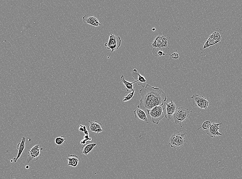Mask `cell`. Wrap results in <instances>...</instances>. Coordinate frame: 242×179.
Listing matches in <instances>:
<instances>
[{"label":"cell","instance_id":"obj_1","mask_svg":"<svg viewBox=\"0 0 242 179\" xmlns=\"http://www.w3.org/2000/svg\"><path fill=\"white\" fill-rule=\"evenodd\" d=\"M141 96L139 104L137 108L146 110H151L155 106H162L166 101L167 96L165 93L159 88L146 84L139 91Z\"/></svg>","mask_w":242,"mask_h":179},{"label":"cell","instance_id":"obj_2","mask_svg":"<svg viewBox=\"0 0 242 179\" xmlns=\"http://www.w3.org/2000/svg\"><path fill=\"white\" fill-rule=\"evenodd\" d=\"M185 134L180 132H176L171 135L169 144L172 148L179 150L183 147L185 142Z\"/></svg>","mask_w":242,"mask_h":179},{"label":"cell","instance_id":"obj_3","mask_svg":"<svg viewBox=\"0 0 242 179\" xmlns=\"http://www.w3.org/2000/svg\"><path fill=\"white\" fill-rule=\"evenodd\" d=\"M190 112L189 109L185 108L180 107L174 115L173 119L174 123L176 125H179L180 127H182V124L188 119Z\"/></svg>","mask_w":242,"mask_h":179},{"label":"cell","instance_id":"obj_4","mask_svg":"<svg viewBox=\"0 0 242 179\" xmlns=\"http://www.w3.org/2000/svg\"><path fill=\"white\" fill-rule=\"evenodd\" d=\"M164 108L162 106H155L151 110H146L148 114L151 117L152 122L156 124H158L160 121L164 117L163 110Z\"/></svg>","mask_w":242,"mask_h":179},{"label":"cell","instance_id":"obj_5","mask_svg":"<svg viewBox=\"0 0 242 179\" xmlns=\"http://www.w3.org/2000/svg\"><path fill=\"white\" fill-rule=\"evenodd\" d=\"M121 38L118 36L112 34H110L108 43L105 44V46L108 50H111V52L108 58L109 59L111 54L120 47L121 45Z\"/></svg>","mask_w":242,"mask_h":179},{"label":"cell","instance_id":"obj_6","mask_svg":"<svg viewBox=\"0 0 242 179\" xmlns=\"http://www.w3.org/2000/svg\"><path fill=\"white\" fill-rule=\"evenodd\" d=\"M193 104L201 109L206 110L209 107L210 102L203 96L194 95L191 97Z\"/></svg>","mask_w":242,"mask_h":179},{"label":"cell","instance_id":"obj_7","mask_svg":"<svg viewBox=\"0 0 242 179\" xmlns=\"http://www.w3.org/2000/svg\"><path fill=\"white\" fill-rule=\"evenodd\" d=\"M41 156L39 145H35L28 151L27 162L29 163L32 161H36Z\"/></svg>","mask_w":242,"mask_h":179},{"label":"cell","instance_id":"obj_8","mask_svg":"<svg viewBox=\"0 0 242 179\" xmlns=\"http://www.w3.org/2000/svg\"><path fill=\"white\" fill-rule=\"evenodd\" d=\"M165 104L167 113L165 115V117L168 121H170L173 118L177 109V106L172 100L170 103L168 104L165 103Z\"/></svg>","mask_w":242,"mask_h":179},{"label":"cell","instance_id":"obj_9","mask_svg":"<svg viewBox=\"0 0 242 179\" xmlns=\"http://www.w3.org/2000/svg\"><path fill=\"white\" fill-rule=\"evenodd\" d=\"M222 123H212L210 128L206 130V133L211 138H214L219 136H222L223 134L219 131L220 128L219 126L222 124Z\"/></svg>","mask_w":242,"mask_h":179},{"label":"cell","instance_id":"obj_10","mask_svg":"<svg viewBox=\"0 0 242 179\" xmlns=\"http://www.w3.org/2000/svg\"><path fill=\"white\" fill-rule=\"evenodd\" d=\"M83 21L85 24H88L96 27H99L101 25L97 17L91 14L85 15L83 17Z\"/></svg>","mask_w":242,"mask_h":179},{"label":"cell","instance_id":"obj_11","mask_svg":"<svg viewBox=\"0 0 242 179\" xmlns=\"http://www.w3.org/2000/svg\"><path fill=\"white\" fill-rule=\"evenodd\" d=\"M131 75L137 82L138 85L142 86L143 88L145 87L147 84L146 78L141 75L136 69L133 70L131 73Z\"/></svg>","mask_w":242,"mask_h":179},{"label":"cell","instance_id":"obj_12","mask_svg":"<svg viewBox=\"0 0 242 179\" xmlns=\"http://www.w3.org/2000/svg\"><path fill=\"white\" fill-rule=\"evenodd\" d=\"M88 130L91 132L99 133L103 131L102 124L97 121H89Z\"/></svg>","mask_w":242,"mask_h":179},{"label":"cell","instance_id":"obj_13","mask_svg":"<svg viewBox=\"0 0 242 179\" xmlns=\"http://www.w3.org/2000/svg\"><path fill=\"white\" fill-rule=\"evenodd\" d=\"M152 45L155 48L166 47L167 45V39L164 36H158L153 42Z\"/></svg>","mask_w":242,"mask_h":179},{"label":"cell","instance_id":"obj_14","mask_svg":"<svg viewBox=\"0 0 242 179\" xmlns=\"http://www.w3.org/2000/svg\"><path fill=\"white\" fill-rule=\"evenodd\" d=\"M135 117L137 120L142 121L146 123H149L147 117L145 112L142 109L137 108L134 111Z\"/></svg>","mask_w":242,"mask_h":179},{"label":"cell","instance_id":"obj_15","mask_svg":"<svg viewBox=\"0 0 242 179\" xmlns=\"http://www.w3.org/2000/svg\"><path fill=\"white\" fill-rule=\"evenodd\" d=\"M26 142V138L23 137L21 139V142L18 144L17 147V149L18 151L17 156L16 158H14L13 159L14 161L16 163L18 159H19L21 154L25 148V143Z\"/></svg>","mask_w":242,"mask_h":179},{"label":"cell","instance_id":"obj_16","mask_svg":"<svg viewBox=\"0 0 242 179\" xmlns=\"http://www.w3.org/2000/svg\"><path fill=\"white\" fill-rule=\"evenodd\" d=\"M66 159L68 161V164L67 165L74 168L78 166L80 160V158L78 156L75 155H68L66 156Z\"/></svg>","mask_w":242,"mask_h":179},{"label":"cell","instance_id":"obj_17","mask_svg":"<svg viewBox=\"0 0 242 179\" xmlns=\"http://www.w3.org/2000/svg\"><path fill=\"white\" fill-rule=\"evenodd\" d=\"M96 145L97 144L96 143L86 144L82 147V153L85 156H87L88 154L91 152Z\"/></svg>","mask_w":242,"mask_h":179},{"label":"cell","instance_id":"obj_18","mask_svg":"<svg viewBox=\"0 0 242 179\" xmlns=\"http://www.w3.org/2000/svg\"><path fill=\"white\" fill-rule=\"evenodd\" d=\"M121 82L124 84V85L125 86V89H126L127 92H128L130 90L132 92L134 90L133 84L137 83L136 81H135L133 83L129 82L128 81L125 79L124 76L123 75L121 76Z\"/></svg>","mask_w":242,"mask_h":179},{"label":"cell","instance_id":"obj_19","mask_svg":"<svg viewBox=\"0 0 242 179\" xmlns=\"http://www.w3.org/2000/svg\"><path fill=\"white\" fill-rule=\"evenodd\" d=\"M66 136L64 135L57 137L55 139V143L58 145H62L64 143L66 142Z\"/></svg>","mask_w":242,"mask_h":179},{"label":"cell","instance_id":"obj_20","mask_svg":"<svg viewBox=\"0 0 242 179\" xmlns=\"http://www.w3.org/2000/svg\"><path fill=\"white\" fill-rule=\"evenodd\" d=\"M211 124H212V123H211L210 121H205L202 124L201 127L198 129L197 130H200V129H202L203 130H207L210 128Z\"/></svg>","mask_w":242,"mask_h":179},{"label":"cell","instance_id":"obj_21","mask_svg":"<svg viewBox=\"0 0 242 179\" xmlns=\"http://www.w3.org/2000/svg\"><path fill=\"white\" fill-rule=\"evenodd\" d=\"M135 90L134 89L131 92L128 94V95L124 97V99L122 101L124 102H127L133 98L134 95Z\"/></svg>","mask_w":242,"mask_h":179},{"label":"cell","instance_id":"obj_22","mask_svg":"<svg viewBox=\"0 0 242 179\" xmlns=\"http://www.w3.org/2000/svg\"><path fill=\"white\" fill-rule=\"evenodd\" d=\"M171 57H172V58L174 59H178L179 57L178 53H174L172 54L171 55Z\"/></svg>","mask_w":242,"mask_h":179},{"label":"cell","instance_id":"obj_23","mask_svg":"<svg viewBox=\"0 0 242 179\" xmlns=\"http://www.w3.org/2000/svg\"><path fill=\"white\" fill-rule=\"evenodd\" d=\"M160 50L158 51L157 53V54H156L155 56H157V54L158 55V57H160L162 56H164L165 55V54L164 53H163V51H162V50Z\"/></svg>","mask_w":242,"mask_h":179},{"label":"cell","instance_id":"obj_24","mask_svg":"<svg viewBox=\"0 0 242 179\" xmlns=\"http://www.w3.org/2000/svg\"><path fill=\"white\" fill-rule=\"evenodd\" d=\"M155 28H153V29H152V30L153 31H155Z\"/></svg>","mask_w":242,"mask_h":179},{"label":"cell","instance_id":"obj_25","mask_svg":"<svg viewBox=\"0 0 242 179\" xmlns=\"http://www.w3.org/2000/svg\"><path fill=\"white\" fill-rule=\"evenodd\" d=\"M14 179H15V178H14Z\"/></svg>","mask_w":242,"mask_h":179}]
</instances>
